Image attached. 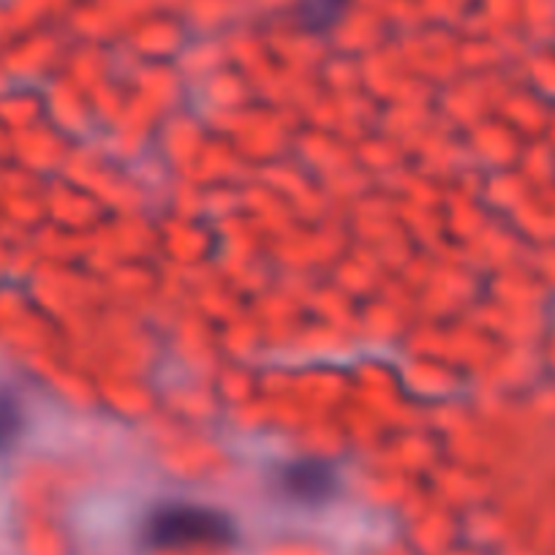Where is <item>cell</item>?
Returning <instances> with one entry per match:
<instances>
[{
  "label": "cell",
  "instance_id": "7a4b0ae2",
  "mask_svg": "<svg viewBox=\"0 0 555 555\" xmlns=\"http://www.w3.org/2000/svg\"><path fill=\"white\" fill-rule=\"evenodd\" d=\"M284 490L302 504H322L335 490V477L324 463H295L284 472Z\"/></svg>",
  "mask_w": 555,
  "mask_h": 555
},
{
  "label": "cell",
  "instance_id": "3957f363",
  "mask_svg": "<svg viewBox=\"0 0 555 555\" xmlns=\"http://www.w3.org/2000/svg\"><path fill=\"white\" fill-rule=\"evenodd\" d=\"M17 430H20L17 403H12V400L3 395V398H0V447H7L9 441L14 439Z\"/></svg>",
  "mask_w": 555,
  "mask_h": 555
},
{
  "label": "cell",
  "instance_id": "6da1fadb",
  "mask_svg": "<svg viewBox=\"0 0 555 555\" xmlns=\"http://www.w3.org/2000/svg\"><path fill=\"white\" fill-rule=\"evenodd\" d=\"M232 520L202 504H164L145 522L147 544L158 550L218 547L232 542Z\"/></svg>",
  "mask_w": 555,
  "mask_h": 555
}]
</instances>
